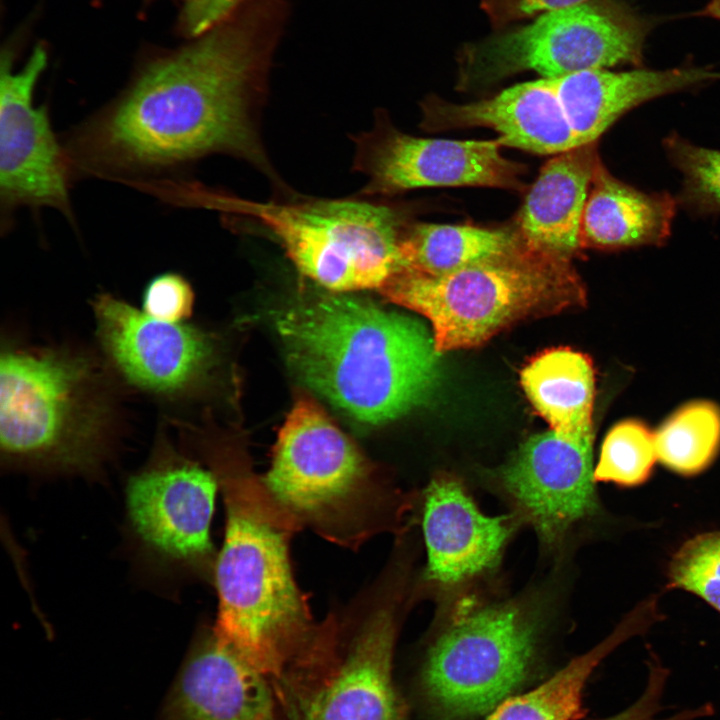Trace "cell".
<instances>
[{
    "label": "cell",
    "instance_id": "obj_17",
    "mask_svg": "<svg viewBox=\"0 0 720 720\" xmlns=\"http://www.w3.org/2000/svg\"><path fill=\"white\" fill-rule=\"evenodd\" d=\"M513 528L511 516L483 514L455 478H434L423 516L429 578L454 585L495 567Z\"/></svg>",
    "mask_w": 720,
    "mask_h": 720
},
{
    "label": "cell",
    "instance_id": "obj_1",
    "mask_svg": "<svg viewBox=\"0 0 720 720\" xmlns=\"http://www.w3.org/2000/svg\"><path fill=\"white\" fill-rule=\"evenodd\" d=\"M291 11L289 0H245L201 36L143 57L126 87L62 140L75 180L144 191L226 154L285 188L262 146L257 115Z\"/></svg>",
    "mask_w": 720,
    "mask_h": 720
},
{
    "label": "cell",
    "instance_id": "obj_26",
    "mask_svg": "<svg viewBox=\"0 0 720 720\" xmlns=\"http://www.w3.org/2000/svg\"><path fill=\"white\" fill-rule=\"evenodd\" d=\"M657 460L655 432L639 420H623L604 438L594 480L638 486L650 477Z\"/></svg>",
    "mask_w": 720,
    "mask_h": 720
},
{
    "label": "cell",
    "instance_id": "obj_30",
    "mask_svg": "<svg viewBox=\"0 0 720 720\" xmlns=\"http://www.w3.org/2000/svg\"><path fill=\"white\" fill-rule=\"evenodd\" d=\"M245 0H180L177 32L197 38L230 17Z\"/></svg>",
    "mask_w": 720,
    "mask_h": 720
},
{
    "label": "cell",
    "instance_id": "obj_25",
    "mask_svg": "<svg viewBox=\"0 0 720 720\" xmlns=\"http://www.w3.org/2000/svg\"><path fill=\"white\" fill-rule=\"evenodd\" d=\"M658 460L680 475L704 471L720 450V408L693 401L676 410L655 432Z\"/></svg>",
    "mask_w": 720,
    "mask_h": 720
},
{
    "label": "cell",
    "instance_id": "obj_3",
    "mask_svg": "<svg viewBox=\"0 0 720 720\" xmlns=\"http://www.w3.org/2000/svg\"><path fill=\"white\" fill-rule=\"evenodd\" d=\"M226 527L215 565L214 635L269 680L315 650L336 628L314 621L291 571L292 516L266 487L229 463L216 465Z\"/></svg>",
    "mask_w": 720,
    "mask_h": 720
},
{
    "label": "cell",
    "instance_id": "obj_7",
    "mask_svg": "<svg viewBox=\"0 0 720 720\" xmlns=\"http://www.w3.org/2000/svg\"><path fill=\"white\" fill-rule=\"evenodd\" d=\"M648 21L616 0H586L538 15L528 25L465 50L460 86L476 88L534 71L557 78L588 69L639 64Z\"/></svg>",
    "mask_w": 720,
    "mask_h": 720
},
{
    "label": "cell",
    "instance_id": "obj_12",
    "mask_svg": "<svg viewBox=\"0 0 720 720\" xmlns=\"http://www.w3.org/2000/svg\"><path fill=\"white\" fill-rule=\"evenodd\" d=\"M217 484L211 472L169 447L128 480L129 523L152 559L182 572L207 566Z\"/></svg>",
    "mask_w": 720,
    "mask_h": 720
},
{
    "label": "cell",
    "instance_id": "obj_4",
    "mask_svg": "<svg viewBox=\"0 0 720 720\" xmlns=\"http://www.w3.org/2000/svg\"><path fill=\"white\" fill-rule=\"evenodd\" d=\"M379 292L430 321L439 353L481 345L516 321L583 305L586 298L570 259L523 240L442 276L395 266Z\"/></svg>",
    "mask_w": 720,
    "mask_h": 720
},
{
    "label": "cell",
    "instance_id": "obj_23",
    "mask_svg": "<svg viewBox=\"0 0 720 720\" xmlns=\"http://www.w3.org/2000/svg\"><path fill=\"white\" fill-rule=\"evenodd\" d=\"M654 622L651 609L639 605L605 640L535 689L505 699L486 720H577L584 715L583 692L595 668L617 646L645 632Z\"/></svg>",
    "mask_w": 720,
    "mask_h": 720
},
{
    "label": "cell",
    "instance_id": "obj_20",
    "mask_svg": "<svg viewBox=\"0 0 720 720\" xmlns=\"http://www.w3.org/2000/svg\"><path fill=\"white\" fill-rule=\"evenodd\" d=\"M600 159L595 143L557 154L540 170L518 216L530 247L570 259L580 248L588 188Z\"/></svg>",
    "mask_w": 720,
    "mask_h": 720
},
{
    "label": "cell",
    "instance_id": "obj_32",
    "mask_svg": "<svg viewBox=\"0 0 720 720\" xmlns=\"http://www.w3.org/2000/svg\"><path fill=\"white\" fill-rule=\"evenodd\" d=\"M662 696L659 688L648 685L637 700L626 709L601 720H677L673 715L658 717L662 709Z\"/></svg>",
    "mask_w": 720,
    "mask_h": 720
},
{
    "label": "cell",
    "instance_id": "obj_5",
    "mask_svg": "<svg viewBox=\"0 0 720 720\" xmlns=\"http://www.w3.org/2000/svg\"><path fill=\"white\" fill-rule=\"evenodd\" d=\"M110 408L94 367L57 351L7 348L0 359V445L15 465L95 472Z\"/></svg>",
    "mask_w": 720,
    "mask_h": 720
},
{
    "label": "cell",
    "instance_id": "obj_34",
    "mask_svg": "<svg viewBox=\"0 0 720 720\" xmlns=\"http://www.w3.org/2000/svg\"><path fill=\"white\" fill-rule=\"evenodd\" d=\"M95 1H96V0H95ZM97 1H98V0H97ZM147 1H149V0H147Z\"/></svg>",
    "mask_w": 720,
    "mask_h": 720
},
{
    "label": "cell",
    "instance_id": "obj_33",
    "mask_svg": "<svg viewBox=\"0 0 720 720\" xmlns=\"http://www.w3.org/2000/svg\"><path fill=\"white\" fill-rule=\"evenodd\" d=\"M696 14L720 20V0H709Z\"/></svg>",
    "mask_w": 720,
    "mask_h": 720
},
{
    "label": "cell",
    "instance_id": "obj_6",
    "mask_svg": "<svg viewBox=\"0 0 720 720\" xmlns=\"http://www.w3.org/2000/svg\"><path fill=\"white\" fill-rule=\"evenodd\" d=\"M193 203L255 220L303 275L334 293L379 290L397 263L406 226L399 209L375 200L254 202L201 185Z\"/></svg>",
    "mask_w": 720,
    "mask_h": 720
},
{
    "label": "cell",
    "instance_id": "obj_14",
    "mask_svg": "<svg viewBox=\"0 0 720 720\" xmlns=\"http://www.w3.org/2000/svg\"><path fill=\"white\" fill-rule=\"evenodd\" d=\"M594 435L565 436L552 429L527 439L498 479L520 516L547 546L598 509Z\"/></svg>",
    "mask_w": 720,
    "mask_h": 720
},
{
    "label": "cell",
    "instance_id": "obj_11",
    "mask_svg": "<svg viewBox=\"0 0 720 720\" xmlns=\"http://www.w3.org/2000/svg\"><path fill=\"white\" fill-rule=\"evenodd\" d=\"M15 54L4 48L0 64V216L9 231L22 208H50L77 228L71 200L75 181L62 140L51 125L47 104L36 105L34 92L48 64L43 43L14 69Z\"/></svg>",
    "mask_w": 720,
    "mask_h": 720
},
{
    "label": "cell",
    "instance_id": "obj_21",
    "mask_svg": "<svg viewBox=\"0 0 720 720\" xmlns=\"http://www.w3.org/2000/svg\"><path fill=\"white\" fill-rule=\"evenodd\" d=\"M591 185L582 218V247L660 245L668 238L676 208L668 193L636 190L610 174L601 161Z\"/></svg>",
    "mask_w": 720,
    "mask_h": 720
},
{
    "label": "cell",
    "instance_id": "obj_16",
    "mask_svg": "<svg viewBox=\"0 0 720 720\" xmlns=\"http://www.w3.org/2000/svg\"><path fill=\"white\" fill-rule=\"evenodd\" d=\"M160 720H281L270 680L221 644L214 632L190 649Z\"/></svg>",
    "mask_w": 720,
    "mask_h": 720
},
{
    "label": "cell",
    "instance_id": "obj_9",
    "mask_svg": "<svg viewBox=\"0 0 720 720\" xmlns=\"http://www.w3.org/2000/svg\"><path fill=\"white\" fill-rule=\"evenodd\" d=\"M393 616L381 610L348 641L336 631L270 680L281 720H406L393 679Z\"/></svg>",
    "mask_w": 720,
    "mask_h": 720
},
{
    "label": "cell",
    "instance_id": "obj_8",
    "mask_svg": "<svg viewBox=\"0 0 720 720\" xmlns=\"http://www.w3.org/2000/svg\"><path fill=\"white\" fill-rule=\"evenodd\" d=\"M536 643V625L520 604H463L427 653L423 693L448 720L490 713L527 677Z\"/></svg>",
    "mask_w": 720,
    "mask_h": 720
},
{
    "label": "cell",
    "instance_id": "obj_10",
    "mask_svg": "<svg viewBox=\"0 0 720 720\" xmlns=\"http://www.w3.org/2000/svg\"><path fill=\"white\" fill-rule=\"evenodd\" d=\"M265 487L292 517L330 533L357 524L375 497L364 458L307 395L280 429Z\"/></svg>",
    "mask_w": 720,
    "mask_h": 720
},
{
    "label": "cell",
    "instance_id": "obj_2",
    "mask_svg": "<svg viewBox=\"0 0 720 720\" xmlns=\"http://www.w3.org/2000/svg\"><path fill=\"white\" fill-rule=\"evenodd\" d=\"M290 367L334 406L368 424L429 401L441 378L433 333L412 316L335 293L277 319Z\"/></svg>",
    "mask_w": 720,
    "mask_h": 720
},
{
    "label": "cell",
    "instance_id": "obj_19",
    "mask_svg": "<svg viewBox=\"0 0 720 720\" xmlns=\"http://www.w3.org/2000/svg\"><path fill=\"white\" fill-rule=\"evenodd\" d=\"M578 146L595 141L625 112L653 98L719 81L720 72L685 66L666 70H582L548 78Z\"/></svg>",
    "mask_w": 720,
    "mask_h": 720
},
{
    "label": "cell",
    "instance_id": "obj_13",
    "mask_svg": "<svg viewBox=\"0 0 720 720\" xmlns=\"http://www.w3.org/2000/svg\"><path fill=\"white\" fill-rule=\"evenodd\" d=\"M355 143L354 168L367 178L361 196H392L423 187H523L524 168L502 156L498 140L414 137L379 113L373 128Z\"/></svg>",
    "mask_w": 720,
    "mask_h": 720
},
{
    "label": "cell",
    "instance_id": "obj_22",
    "mask_svg": "<svg viewBox=\"0 0 720 720\" xmlns=\"http://www.w3.org/2000/svg\"><path fill=\"white\" fill-rule=\"evenodd\" d=\"M520 379L550 429L565 436L594 435L595 374L587 355L569 348L542 352L522 369Z\"/></svg>",
    "mask_w": 720,
    "mask_h": 720
},
{
    "label": "cell",
    "instance_id": "obj_27",
    "mask_svg": "<svg viewBox=\"0 0 720 720\" xmlns=\"http://www.w3.org/2000/svg\"><path fill=\"white\" fill-rule=\"evenodd\" d=\"M669 586L691 592L720 612V531L685 542L669 565Z\"/></svg>",
    "mask_w": 720,
    "mask_h": 720
},
{
    "label": "cell",
    "instance_id": "obj_28",
    "mask_svg": "<svg viewBox=\"0 0 720 720\" xmlns=\"http://www.w3.org/2000/svg\"><path fill=\"white\" fill-rule=\"evenodd\" d=\"M664 146L684 176L683 200L700 212L720 211V151L671 135Z\"/></svg>",
    "mask_w": 720,
    "mask_h": 720
},
{
    "label": "cell",
    "instance_id": "obj_15",
    "mask_svg": "<svg viewBox=\"0 0 720 720\" xmlns=\"http://www.w3.org/2000/svg\"><path fill=\"white\" fill-rule=\"evenodd\" d=\"M97 336L113 366L134 386L155 395L189 394L212 362L200 330L156 320L108 294L94 302Z\"/></svg>",
    "mask_w": 720,
    "mask_h": 720
},
{
    "label": "cell",
    "instance_id": "obj_31",
    "mask_svg": "<svg viewBox=\"0 0 720 720\" xmlns=\"http://www.w3.org/2000/svg\"><path fill=\"white\" fill-rule=\"evenodd\" d=\"M586 0H482V7L496 24L524 19Z\"/></svg>",
    "mask_w": 720,
    "mask_h": 720
},
{
    "label": "cell",
    "instance_id": "obj_24",
    "mask_svg": "<svg viewBox=\"0 0 720 720\" xmlns=\"http://www.w3.org/2000/svg\"><path fill=\"white\" fill-rule=\"evenodd\" d=\"M518 231L472 225L418 223L405 226L395 266L442 276L516 247Z\"/></svg>",
    "mask_w": 720,
    "mask_h": 720
},
{
    "label": "cell",
    "instance_id": "obj_18",
    "mask_svg": "<svg viewBox=\"0 0 720 720\" xmlns=\"http://www.w3.org/2000/svg\"><path fill=\"white\" fill-rule=\"evenodd\" d=\"M428 131L487 127L500 145L537 154L579 147L548 78L513 85L491 98L455 104L431 98L423 104Z\"/></svg>",
    "mask_w": 720,
    "mask_h": 720
},
{
    "label": "cell",
    "instance_id": "obj_29",
    "mask_svg": "<svg viewBox=\"0 0 720 720\" xmlns=\"http://www.w3.org/2000/svg\"><path fill=\"white\" fill-rule=\"evenodd\" d=\"M193 300L189 282L178 273L166 272L147 284L142 311L156 320L182 323L192 313Z\"/></svg>",
    "mask_w": 720,
    "mask_h": 720
}]
</instances>
